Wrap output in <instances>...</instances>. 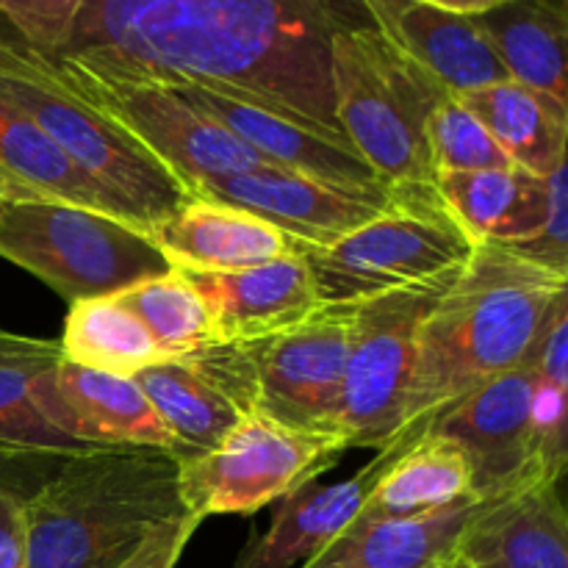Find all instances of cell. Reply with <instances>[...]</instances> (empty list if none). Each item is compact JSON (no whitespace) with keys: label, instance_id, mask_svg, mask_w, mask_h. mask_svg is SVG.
<instances>
[{"label":"cell","instance_id":"obj_1","mask_svg":"<svg viewBox=\"0 0 568 568\" xmlns=\"http://www.w3.org/2000/svg\"><path fill=\"white\" fill-rule=\"evenodd\" d=\"M372 26L364 0H87L55 59L205 83L353 150L336 120L331 44Z\"/></svg>","mask_w":568,"mask_h":568},{"label":"cell","instance_id":"obj_2","mask_svg":"<svg viewBox=\"0 0 568 568\" xmlns=\"http://www.w3.org/2000/svg\"><path fill=\"white\" fill-rule=\"evenodd\" d=\"M564 294L568 275L508 247L477 244L422 320L403 422L388 447H410L466 394L525 366Z\"/></svg>","mask_w":568,"mask_h":568},{"label":"cell","instance_id":"obj_3","mask_svg":"<svg viewBox=\"0 0 568 568\" xmlns=\"http://www.w3.org/2000/svg\"><path fill=\"white\" fill-rule=\"evenodd\" d=\"M189 516L166 449H94L61 460L26 499L28 568H120L159 527Z\"/></svg>","mask_w":568,"mask_h":568},{"label":"cell","instance_id":"obj_4","mask_svg":"<svg viewBox=\"0 0 568 568\" xmlns=\"http://www.w3.org/2000/svg\"><path fill=\"white\" fill-rule=\"evenodd\" d=\"M0 98L37 122L61 153L153 236L192 194L109 111L83 98L53 59L0 37Z\"/></svg>","mask_w":568,"mask_h":568},{"label":"cell","instance_id":"obj_5","mask_svg":"<svg viewBox=\"0 0 568 568\" xmlns=\"http://www.w3.org/2000/svg\"><path fill=\"white\" fill-rule=\"evenodd\" d=\"M349 322L353 303L322 305L297 327L253 342H211L178 361L205 377L239 414H261L292 430L344 436Z\"/></svg>","mask_w":568,"mask_h":568},{"label":"cell","instance_id":"obj_6","mask_svg":"<svg viewBox=\"0 0 568 568\" xmlns=\"http://www.w3.org/2000/svg\"><path fill=\"white\" fill-rule=\"evenodd\" d=\"M331 78L338 125L377 178L388 186H433L427 125L449 89L377 26L333 39Z\"/></svg>","mask_w":568,"mask_h":568},{"label":"cell","instance_id":"obj_7","mask_svg":"<svg viewBox=\"0 0 568 568\" xmlns=\"http://www.w3.org/2000/svg\"><path fill=\"white\" fill-rule=\"evenodd\" d=\"M475 250L433 183L397 186L377 220L331 247H305L303 255L322 305H342L455 281Z\"/></svg>","mask_w":568,"mask_h":568},{"label":"cell","instance_id":"obj_8","mask_svg":"<svg viewBox=\"0 0 568 568\" xmlns=\"http://www.w3.org/2000/svg\"><path fill=\"white\" fill-rule=\"evenodd\" d=\"M0 258L31 272L70 305L111 297L172 270L150 233L50 197L0 203Z\"/></svg>","mask_w":568,"mask_h":568},{"label":"cell","instance_id":"obj_9","mask_svg":"<svg viewBox=\"0 0 568 568\" xmlns=\"http://www.w3.org/2000/svg\"><path fill=\"white\" fill-rule=\"evenodd\" d=\"M347 449L344 436L292 430L261 414H242L220 447L178 460V486L194 519L250 516L333 469Z\"/></svg>","mask_w":568,"mask_h":568},{"label":"cell","instance_id":"obj_10","mask_svg":"<svg viewBox=\"0 0 568 568\" xmlns=\"http://www.w3.org/2000/svg\"><path fill=\"white\" fill-rule=\"evenodd\" d=\"M53 61L83 98L122 122L189 189V194L205 181H220L264 164L214 116L194 109L183 94L164 83L120 75L72 59Z\"/></svg>","mask_w":568,"mask_h":568},{"label":"cell","instance_id":"obj_11","mask_svg":"<svg viewBox=\"0 0 568 568\" xmlns=\"http://www.w3.org/2000/svg\"><path fill=\"white\" fill-rule=\"evenodd\" d=\"M449 283L353 303L342 386V430L349 449L381 453L394 438L408 399L422 320Z\"/></svg>","mask_w":568,"mask_h":568},{"label":"cell","instance_id":"obj_12","mask_svg":"<svg viewBox=\"0 0 568 568\" xmlns=\"http://www.w3.org/2000/svg\"><path fill=\"white\" fill-rule=\"evenodd\" d=\"M536 386V369L516 366L466 394L433 425V433L453 438L464 449L471 466V488L480 499L499 497L532 480H558L538 466L532 453Z\"/></svg>","mask_w":568,"mask_h":568},{"label":"cell","instance_id":"obj_13","mask_svg":"<svg viewBox=\"0 0 568 568\" xmlns=\"http://www.w3.org/2000/svg\"><path fill=\"white\" fill-rule=\"evenodd\" d=\"M394 194L397 186L388 192H344L297 172L261 164L239 175L200 183L192 197L236 205L305 247H331L377 220L394 203Z\"/></svg>","mask_w":568,"mask_h":568},{"label":"cell","instance_id":"obj_14","mask_svg":"<svg viewBox=\"0 0 568 568\" xmlns=\"http://www.w3.org/2000/svg\"><path fill=\"white\" fill-rule=\"evenodd\" d=\"M189 100L194 109L214 116L222 128L247 144L264 164L297 172L311 181L344 189V192H388V183L353 150L333 144L331 139L294 125L272 111L258 109L247 100L205 83H164Z\"/></svg>","mask_w":568,"mask_h":568},{"label":"cell","instance_id":"obj_15","mask_svg":"<svg viewBox=\"0 0 568 568\" xmlns=\"http://www.w3.org/2000/svg\"><path fill=\"white\" fill-rule=\"evenodd\" d=\"M178 272L203 300L214 342H253L283 333L322 308L303 253L231 272Z\"/></svg>","mask_w":568,"mask_h":568},{"label":"cell","instance_id":"obj_16","mask_svg":"<svg viewBox=\"0 0 568 568\" xmlns=\"http://www.w3.org/2000/svg\"><path fill=\"white\" fill-rule=\"evenodd\" d=\"M466 568H568L560 480H532L480 499L453 552Z\"/></svg>","mask_w":568,"mask_h":568},{"label":"cell","instance_id":"obj_17","mask_svg":"<svg viewBox=\"0 0 568 568\" xmlns=\"http://www.w3.org/2000/svg\"><path fill=\"white\" fill-rule=\"evenodd\" d=\"M61 344L0 327V455L78 458L98 447L64 433L55 369Z\"/></svg>","mask_w":568,"mask_h":568},{"label":"cell","instance_id":"obj_18","mask_svg":"<svg viewBox=\"0 0 568 568\" xmlns=\"http://www.w3.org/2000/svg\"><path fill=\"white\" fill-rule=\"evenodd\" d=\"M397 453V447H386L372 464L349 475L347 480L327 483V486L311 480L288 497L277 499L281 505L272 516L270 530L242 549L233 568H294L308 564L333 538L358 521L366 494Z\"/></svg>","mask_w":568,"mask_h":568},{"label":"cell","instance_id":"obj_19","mask_svg":"<svg viewBox=\"0 0 568 568\" xmlns=\"http://www.w3.org/2000/svg\"><path fill=\"white\" fill-rule=\"evenodd\" d=\"M364 6L377 31L433 72L449 92L458 94L510 81L469 14L427 0H364Z\"/></svg>","mask_w":568,"mask_h":568},{"label":"cell","instance_id":"obj_20","mask_svg":"<svg viewBox=\"0 0 568 568\" xmlns=\"http://www.w3.org/2000/svg\"><path fill=\"white\" fill-rule=\"evenodd\" d=\"M153 242L172 270L231 272L305 253V244L258 216L211 197H189L155 227Z\"/></svg>","mask_w":568,"mask_h":568},{"label":"cell","instance_id":"obj_21","mask_svg":"<svg viewBox=\"0 0 568 568\" xmlns=\"http://www.w3.org/2000/svg\"><path fill=\"white\" fill-rule=\"evenodd\" d=\"M64 433L98 449H166L170 430L133 377L83 369L61 358L55 369Z\"/></svg>","mask_w":568,"mask_h":568},{"label":"cell","instance_id":"obj_22","mask_svg":"<svg viewBox=\"0 0 568 568\" xmlns=\"http://www.w3.org/2000/svg\"><path fill=\"white\" fill-rule=\"evenodd\" d=\"M436 192L475 244L527 242L547 222L549 183L521 166L449 172L436 178Z\"/></svg>","mask_w":568,"mask_h":568},{"label":"cell","instance_id":"obj_23","mask_svg":"<svg viewBox=\"0 0 568 568\" xmlns=\"http://www.w3.org/2000/svg\"><path fill=\"white\" fill-rule=\"evenodd\" d=\"M480 499L419 519H358L300 568H444Z\"/></svg>","mask_w":568,"mask_h":568},{"label":"cell","instance_id":"obj_24","mask_svg":"<svg viewBox=\"0 0 568 568\" xmlns=\"http://www.w3.org/2000/svg\"><path fill=\"white\" fill-rule=\"evenodd\" d=\"M397 449L399 453L366 494L358 519H419L480 499L471 488L469 458L453 438L430 430L410 447Z\"/></svg>","mask_w":568,"mask_h":568},{"label":"cell","instance_id":"obj_25","mask_svg":"<svg viewBox=\"0 0 568 568\" xmlns=\"http://www.w3.org/2000/svg\"><path fill=\"white\" fill-rule=\"evenodd\" d=\"M510 81L549 94L568 105L564 3L555 0H503L469 14Z\"/></svg>","mask_w":568,"mask_h":568},{"label":"cell","instance_id":"obj_26","mask_svg":"<svg viewBox=\"0 0 568 568\" xmlns=\"http://www.w3.org/2000/svg\"><path fill=\"white\" fill-rule=\"evenodd\" d=\"M455 98L486 125L521 170L549 178L555 166L566 161L568 105L560 100L516 81L488 83Z\"/></svg>","mask_w":568,"mask_h":568},{"label":"cell","instance_id":"obj_27","mask_svg":"<svg viewBox=\"0 0 568 568\" xmlns=\"http://www.w3.org/2000/svg\"><path fill=\"white\" fill-rule=\"evenodd\" d=\"M0 170L39 197L61 200V203L78 205V209L103 211V214H114L131 222L122 205L105 189L83 175L37 122L28 120L20 109L6 103L3 98H0Z\"/></svg>","mask_w":568,"mask_h":568},{"label":"cell","instance_id":"obj_28","mask_svg":"<svg viewBox=\"0 0 568 568\" xmlns=\"http://www.w3.org/2000/svg\"><path fill=\"white\" fill-rule=\"evenodd\" d=\"M136 386L175 442L178 460L197 458L225 442L242 414L183 361H164L139 372Z\"/></svg>","mask_w":568,"mask_h":568},{"label":"cell","instance_id":"obj_29","mask_svg":"<svg viewBox=\"0 0 568 568\" xmlns=\"http://www.w3.org/2000/svg\"><path fill=\"white\" fill-rule=\"evenodd\" d=\"M59 344L70 364L120 377H136L166 361L142 322L114 294L72 303Z\"/></svg>","mask_w":568,"mask_h":568},{"label":"cell","instance_id":"obj_30","mask_svg":"<svg viewBox=\"0 0 568 568\" xmlns=\"http://www.w3.org/2000/svg\"><path fill=\"white\" fill-rule=\"evenodd\" d=\"M114 297L142 322L166 361H178L214 342V327L203 300L178 270L133 283Z\"/></svg>","mask_w":568,"mask_h":568},{"label":"cell","instance_id":"obj_31","mask_svg":"<svg viewBox=\"0 0 568 568\" xmlns=\"http://www.w3.org/2000/svg\"><path fill=\"white\" fill-rule=\"evenodd\" d=\"M433 172H480L514 166L510 155L497 144L480 120L453 92L438 103L427 125Z\"/></svg>","mask_w":568,"mask_h":568},{"label":"cell","instance_id":"obj_32","mask_svg":"<svg viewBox=\"0 0 568 568\" xmlns=\"http://www.w3.org/2000/svg\"><path fill=\"white\" fill-rule=\"evenodd\" d=\"M87 0H0V14L20 31L26 48L55 59L75 31Z\"/></svg>","mask_w":568,"mask_h":568},{"label":"cell","instance_id":"obj_33","mask_svg":"<svg viewBox=\"0 0 568 568\" xmlns=\"http://www.w3.org/2000/svg\"><path fill=\"white\" fill-rule=\"evenodd\" d=\"M568 166L564 164L555 166L552 175L547 178L549 183V211L547 222H544L541 231L532 239L519 244H510L508 250L525 255V258L536 261V264L547 266V270L568 275ZM499 247V244H497Z\"/></svg>","mask_w":568,"mask_h":568},{"label":"cell","instance_id":"obj_34","mask_svg":"<svg viewBox=\"0 0 568 568\" xmlns=\"http://www.w3.org/2000/svg\"><path fill=\"white\" fill-rule=\"evenodd\" d=\"M532 453L549 477L564 480L566 471V388L538 377L532 397Z\"/></svg>","mask_w":568,"mask_h":568},{"label":"cell","instance_id":"obj_35","mask_svg":"<svg viewBox=\"0 0 568 568\" xmlns=\"http://www.w3.org/2000/svg\"><path fill=\"white\" fill-rule=\"evenodd\" d=\"M527 366H532L541 381L568 388V294L555 303L552 314L527 358Z\"/></svg>","mask_w":568,"mask_h":568},{"label":"cell","instance_id":"obj_36","mask_svg":"<svg viewBox=\"0 0 568 568\" xmlns=\"http://www.w3.org/2000/svg\"><path fill=\"white\" fill-rule=\"evenodd\" d=\"M200 525L203 521L189 514L183 519L159 527L120 568H175Z\"/></svg>","mask_w":568,"mask_h":568},{"label":"cell","instance_id":"obj_37","mask_svg":"<svg viewBox=\"0 0 568 568\" xmlns=\"http://www.w3.org/2000/svg\"><path fill=\"white\" fill-rule=\"evenodd\" d=\"M0 568H28L26 499L0 488Z\"/></svg>","mask_w":568,"mask_h":568},{"label":"cell","instance_id":"obj_38","mask_svg":"<svg viewBox=\"0 0 568 568\" xmlns=\"http://www.w3.org/2000/svg\"><path fill=\"white\" fill-rule=\"evenodd\" d=\"M433 6H442V9L458 11V14H480V11L491 9V6L503 3V0H427Z\"/></svg>","mask_w":568,"mask_h":568},{"label":"cell","instance_id":"obj_39","mask_svg":"<svg viewBox=\"0 0 568 568\" xmlns=\"http://www.w3.org/2000/svg\"><path fill=\"white\" fill-rule=\"evenodd\" d=\"M22 197H39V194H33L31 189H26L22 183H17L14 178H9L3 170H0V203H9V200H22Z\"/></svg>","mask_w":568,"mask_h":568},{"label":"cell","instance_id":"obj_40","mask_svg":"<svg viewBox=\"0 0 568 568\" xmlns=\"http://www.w3.org/2000/svg\"><path fill=\"white\" fill-rule=\"evenodd\" d=\"M444 568H466V566H460V564H455V560H449V564L444 566Z\"/></svg>","mask_w":568,"mask_h":568}]
</instances>
